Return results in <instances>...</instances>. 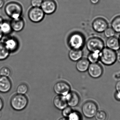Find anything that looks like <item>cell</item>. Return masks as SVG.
<instances>
[{"mask_svg": "<svg viewBox=\"0 0 120 120\" xmlns=\"http://www.w3.org/2000/svg\"><path fill=\"white\" fill-rule=\"evenodd\" d=\"M45 14L40 7H32L29 10L28 16L30 21L33 23H38L42 21Z\"/></svg>", "mask_w": 120, "mask_h": 120, "instance_id": "cell-7", "label": "cell"}, {"mask_svg": "<svg viewBox=\"0 0 120 120\" xmlns=\"http://www.w3.org/2000/svg\"><path fill=\"white\" fill-rule=\"evenodd\" d=\"M87 71L89 75L94 79L101 77L103 73L102 67L98 63L90 64Z\"/></svg>", "mask_w": 120, "mask_h": 120, "instance_id": "cell-11", "label": "cell"}, {"mask_svg": "<svg viewBox=\"0 0 120 120\" xmlns=\"http://www.w3.org/2000/svg\"><path fill=\"white\" fill-rule=\"evenodd\" d=\"M12 87V83L9 79L6 76H0V92L3 93L8 92Z\"/></svg>", "mask_w": 120, "mask_h": 120, "instance_id": "cell-14", "label": "cell"}, {"mask_svg": "<svg viewBox=\"0 0 120 120\" xmlns=\"http://www.w3.org/2000/svg\"><path fill=\"white\" fill-rule=\"evenodd\" d=\"M85 43V38L84 36L79 32L73 33L68 38L69 46L72 49L82 50Z\"/></svg>", "mask_w": 120, "mask_h": 120, "instance_id": "cell-2", "label": "cell"}, {"mask_svg": "<svg viewBox=\"0 0 120 120\" xmlns=\"http://www.w3.org/2000/svg\"><path fill=\"white\" fill-rule=\"evenodd\" d=\"M40 8L45 14L51 15L56 10L57 5L55 0H43Z\"/></svg>", "mask_w": 120, "mask_h": 120, "instance_id": "cell-9", "label": "cell"}, {"mask_svg": "<svg viewBox=\"0 0 120 120\" xmlns=\"http://www.w3.org/2000/svg\"><path fill=\"white\" fill-rule=\"evenodd\" d=\"M73 111V109L70 107H67L63 109L62 114L63 116L65 118H68L69 116Z\"/></svg>", "mask_w": 120, "mask_h": 120, "instance_id": "cell-29", "label": "cell"}, {"mask_svg": "<svg viewBox=\"0 0 120 120\" xmlns=\"http://www.w3.org/2000/svg\"><path fill=\"white\" fill-rule=\"evenodd\" d=\"M94 117L96 120H106L107 114L105 111L101 110L98 111Z\"/></svg>", "mask_w": 120, "mask_h": 120, "instance_id": "cell-25", "label": "cell"}, {"mask_svg": "<svg viewBox=\"0 0 120 120\" xmlns=\"http://www.w3.org/2000/svg\"><path fill=\"white\" fill-rule=\"evenodd\" d=\"M115 33L114 30L111 28L109 27H108L104 32L105 36L107 38L114 36Z\"/></svg>", "mask_w": 120, "mask_h": 120, "instance_id": "cell-28", "label": "cell"}, {"mask_svg": "<svg viewBox=\"0 0 120 120\" xmlns=\"http://www.w3.org/2000/svg\"><path fill=\"white\" fill-rule=\"evenodd\" d=\"M55 92L59 95L66 96L71 90V87L67 83L64 81H59L54 86Z\"/></svg>", "mask_w": 120, "mask_h": 120, "instance_id": "cell-10", "label": "cell"}, {"mask_svg": "<svg viewBox=\"0 0 120 120\" xmlns=\"http://www.w3.org/2000/svg\"><path fill=\"white\" fill-rule=\"evenodd\" d=\"M4 4V0H0V9L3 7Z\"/></svg>", "mask_w": 120, "mask_h": 120, "instance_id": "cell-35", "label": "cell"}, {"mask_svg": "<svg viewBox=\"0 0 120 120\" xmlns=\"http://www.w3.org/2000/svg\"><path fill=\"white\" fill-rule=\"evenodd\" d=\"M3 43L10 52H15L19 48V41L17 39L13 37L6 38Z\"/></svg>", "mask_w": 120, "mask_h": 120, "instance_id": "cell-13", "label": "cell"}, {"mask_svg": "<svg viewBox=\"0 0 120 120\" xmlns=\"http://www.w3.org/2000/svg\"><path fill=\"white\" fill-rule=\"evenodd\" d=\"M115 98L117 101H120V93L116 92L115 94Z\"/></svg>", "mask_w": 120, "mask_h": 120, "instance_id": "cell-33", "label": "cell"}, {"mask_svg": "<svg viewBox=\"0 0 120 120\" xmlns=\"http://www.w3.org/2000/svg\"><path fill=\"white\" fill-rule=\"evenodd\" d=\"M81 110L85 117L87 118H92L98 111V107L93 101H87L83 104Z\"/></svg>", "mask_w": 120, "mask_h": 120, "instance_id": "cell-6", "label": "cell"}, {"mask_svg": "<svg viewBox=\"0 0 120 120\" xmlns=\"http://www.w3.org/2000/svg\"><path fill=\"white\" fill-rule=\"evenodd\" d=\"M90 64L87 58H82L76 62V68L78 71L83 73L88 71Z\"/></svg>", "mask_w": 120, "mask_h": 120, "instance_id": "cell-18", "label": "cell"}, {"mask_svg": "<svg viewBox=\"0 0 120 120\" xmlns=\"http://www.w3.org/2000/svg\"><path fill=\"white\" fill-rule=\"evenodd\" d=\"M115 88L116 92L120 93V80L119 81L116 83Z\"/></svg>", "mask_w": 120, "mask_h": 120, "instance_id": "cell-31", "label": "cell"}, {"mask_svg": "<svg viewBox=\"0 0 120 120\" xmlns=\"http://www.w3.org/2000/svg\"><path fill=\"white\" fill-rule=\"evenodd\" d=\"M100 61L104 65L111 66L116 61V52L105 47L100 52Z\"/></svg>", "mask_w": 120, "mask_h": 120, "instance_id": "cell-3", "label": "cell"}, {"mask_svg": "<svg viewBox=\"0 0 120 120\" xmlns=\"http://www.w3.org/2000/svg\"><path fill=\"white\" fill-rule=\"evenodd\" d=\"M106 45L107 48L116 52L120 49L119 38L115 36L107 38Z\"/></svg>", "mask_w": 120, "mask_h": 120, "instance_id": "cell-17", "label": "cell"}, {"mask_svg": "<svg viewBox=\"0 0 120 120\" xmlns=\"http://www.w3.org/2000/svg\"><path fill=\"white\" fill-rule=\"evenodd\" d=\"M111 27L115 33H120V16H117L113 19L111 23Z\"/></svg>", "mask_w": 120, "mask_h": 120, "instance_id": "cell-23", "label": "cell"}, {"mask_svg": "<svg viewBox=\"0 0 120 120\" xmlns=\"http://www.w3.org/2000/svg\"><path fill=\"white\" fill-rule=\"evenodd\" d=\"M0 30L3 35H5L9 34L13 31L10 22L5 21L0 26Z\"/></svg>", "mask_w": 120, "mask_h": 120, "instance_id": "cell-20", "label": "cell"}, {"mask_svg": "<svg viewBox=\"0 0 120 120\" xmlns=\"http://www.w3.org/2000/svg\"><path fill=\"white\" fill-rule=\"evenodd\" d=\"M116 61L120 63V49L116 52Z\"/></svg>", "mask_w": 120, "mask_h": 120, "instance_id": "cell-32", "label": "cell"}, {"mask_svg": "<svg viewBox=\"0 0 120 120\" xmlns=\"http://www.w3.org/2000/svg\"><path fill=\"white\" fill-rule=\"evenodd\" d=\"M3 105H4V104H3V101L1 98L0 97V110H1L3 108Z\"/></svg>", "mask_w": 120, "mask_h": 120, "instance_id": "cell-36", "label": "cell"}, {"mask_svg": "<svg viewBox=\"0 0 120 120\" xmlns=\"http://www.w3.org/2000/svg\"><path fill=\"white\" fill-rule=\"evenodd\" d=\"M59 120H68V118H65V117H64V118H61Z\"/></svg>", "mask_w": 120, "mask_h": 120, "instance_id": "cell-39", "label": "cell"}, {"mask_svg": "<svg viewBox=\"0 0 120 120\" xmlns=\"http://www.w3.org/2000/svg\"><path fill=\"white\" fill-rule=\"evenodd\" d=\"M100 52H90L88 55L87 59L90 64L98 63L100 61Z\"/></svg>", "mask_w": 120, "mask_h": 120, "instance_id": "cell-22", "label": "cell"}, {"mask_svg": "<svg viewBox=\"0 0 120 120\" xmlns=\"http://www.w3.org/2000/svg\"><path fill=\"white\" fill-rule=\"evenodd\" d=\"M67 118L68 120H81L82 116L78 112L73 111Z\"/></svg>", "mask_w": 120, "mask_h": 120, "instance_id": "cell-26", "label": "cell"}, {"mask_svg": "<svg viewBox=\"0 0 120 120\" xmlns=\"http://www.w3.org/2000/svg\"><path fill=\"white\" fill-rule=\"evenodd\" d=\"M28 104L27 97L23 94H17L14 95L10 101V104L15 110L20 111L24 109Z\"/></svg>", "mask_w": 120, "mask_h": 120, "instance_id": "cell-5", "label": "cell"}, {"mask_svg": "<svg viewBox=\"0 0 120 120\" xmlns=\"http://www.w3.org/2000/svg\"><path fill=\"white\" fill-rule=\"evenodd\" d=\"M4 20L3 19V18L2 17L0 16V26L3 23Z\"/></svg>", "mask_w": 120, "mask_h": 120, "instance_id": "cell-37", "label": "cell"}, {"mask_svg": "<svg viewBox=\"0 0 120 120\" xmlns=\"http://www.w3.org/2000/svg\"><path fill=\"white\" fill-rule=\"evenodd\" d=\"M10 53L4 43H0V61H3L7 59Z\"/></svg>", "mask_w": 120, "mask_h": 120, "instance_id": "cell-21", "label": "cell"}, {"mask_svg": "<svg viewBox=\"0 0 120 120\" xmlns=\"http://www.w3.org/2000/svg\"><path fill=\"white\" fill-rule=\"evenodd\" d=\"M83 52L82 50L71 49L69 52V59L73 62H77L82 58Z\"/></svg>", "mask_w": 120, "mask_h": 120, "instance_id": "cell-19", "label": "cell"}, {"mask_svg": "<svg viewBox=\"0 0 120 120\" xmlns=\"http://www.w3.org/2000/svg\"><path fill=\"white\" fill-rule=\"evenodd\" d=\"M10 22L12 30L15 32H19L21 31L25 26V22L22 17L12 19Z\"/></svg>", "mask_w": 120, "mask_h": 120, "instance_id": "cell-15", "label": "cell"}, {"mask_svg": "<svg viewBox=\"0 0 120 120\" xmlns=\"http://www.w3.org/2000/svg\"><path fill=\"white\" fill-rule=\"evenodd\" d=\"M67 104L69 106L74 107L77 106L80 101V98L78 94L75 92H70L66 96Z\"/></svg>", "mask_w": 120, "mask_h": 120, "instance_id": "cell-12", "label": "cell"}, {"mask_svg": "<svg viewBox=\"0 0 120 120\" xmlns=\"http://www.w3.org/2000/svg\"><path fill=\"white\" fill-rule=\"evenodd\" d=\"M23 10V8L21 5L16 2H10L5 7V14L12 19L21 17Z\"/></svg>", "mask_w": 120, "mask_h": 120, "instance_id": "cell-1", "label": "cell"}, {"mask_svg": "<svg viewBox=\"0 0 120 120\" xmlns=\"http://www.w3.org/2000/svg\"><path fill=\"white\" fill-rule=\"evenodd\" d=\"M53 104L59 110H63L68 105L66 97L61 95H57L54 98Z\"/></svg>", "mask_w": 120, "mask_h": 120, "instance_id": "cell-16", "label": "cell"}, {"mask_svg": "<svg viewBox=\"0 0 120 120\" xmlns=\"http://www.w3.org/2000/svg\"><path fill=\"white\" fill-rule=\"evenodd\" d=\"M86 47L90 52H100L105 48L103 41L100 38L93 37L90 38L86 42Z\"/></svg>", "mask_w": 120, "mask_h": 120, "instance_id": "cell-4", "label": "cell"}, {"mask_svg": "<svg viewBox=\"0 0 120 120\" xmlns=\"http://www.w3.org/2000/svg\"><path fill=\"white\" fill-rule=\"evenodd\" d=\"M28 87L26 84L22 83L17 87V92L18 94H24L28 92Z\"/></svg>", "mask_w": 120, "mask_h": 120, "instance_id": "cell-24", "label": "cell"}, {"mask_svg": "<svg viewBox=\"0 0 120 120\" xmlns=\"http://www.w3.org/2000/svg\"><path fill=\"white\" fill-rule=\"evenodd\" d=\"M10 69L7 67H3L0 69V75L2 76L8 77L11 74Z\"/></svg>", "mask_w": 120, "mask_h": 120, "instance_id": "cell-27", "label": "cell"}, {"mask_svg": "<svg viewBox=\"0 0 120 120\" xmlns=\"http://www.w3.org/2000/svg\"><path fill=\"white\" fill-rule=\"evenodd\" d=\"M43 0H31L30 3L33 7H40Z\"/></svg>", "mask_w": 120, "mask_h": 120, "instance_id": "cell-30", "label": "cell"}, {"mask_svg": "<svg viewBox=\"0 0 120 120\" xmlns=\"http://www.w3.org/2000/svg\"><path fill=\"white\" fill-rule=\"evenodd\" d=\"M100 1V0H90V3L93 5L97 4L99 3Z\"/></svg>", "mask_w": 120, "mask_h": 120, "instance_id": "cell-34", "label": "cell"}, {"mask_svg": "<svg viewBox=\"0 0 120 120\" xmlns=\"http://www.w3.org/2000/svg\"><path fill=\"white\" fill-rule=\"evenodd\" d=\"M119 44H120V35L119 36Z\"/></svg>", "mask_w": 120, "mask_h": 120, "instance_id": "cell-40", "label": "cell"}, {"mask_svg": "<svg viewBox=\"0 0 120 120\" xmlns=\"http://www.w3.org/2000/svg\"><path fill=\"white\" fill-rule=\"evenodd\" d=\"M92 28L95 32L102 33L109 27L108 23L104 18L99 17L93 20L92 23Z\"/></svg>", "mask_w": 120, "mask_h": 120, "instance_id": "cell-8", "label": "cell"}, {"mask_svg": "<svg viewBox=\"0 0 120 120\" xmlns=\"http://www.w3.org/2000/svg\"><path fill=\"white\" fill-rule=\"evenodd\" d=\"M3 34L1 32V31L0 30V41L1 40V39L2 38L3 36Z\"/></svg>", "mask_w": 120, "mask_h": 120, "instance_id": "cell-38", "label": "cell"}]
</instances>
